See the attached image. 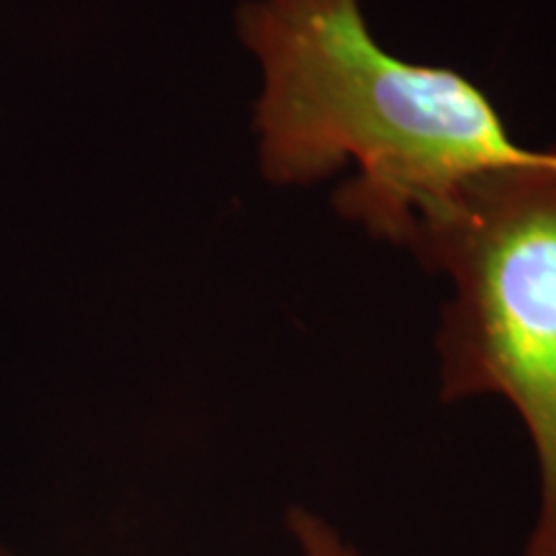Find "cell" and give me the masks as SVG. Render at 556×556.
Masks as SVG:
<instances>
[{"instance_id":"6da1fadb","label":"cell","mask_w":556,"mask_h":556,"mask_svg":"<svg viewBox=\"0 0 556 556\" xmlns=\"http://www.w3.org/2000/svg\"><path fill=\"white\" fill-rule=\"evenodd\" d=\"M238 31L263 67V176L309 186L353 163L336 208L379 238L405 245L428 201L536 152L467 75L384 50L358 0H248Z\"/></svg>"},{"instance_id":"277c9868","label":"cell","mask_w":556,"mask_h":556,"mask_svg":"<svg viewBox=\"0 0 556 556\" xmlns=\"http://www.w3.org/2000/svg\"><path fill=\"white\" fill-rule=\"evenodd\" d=\"M0 556H13V554H9V552H0Z\"/></svg>"},{"instance_id":"3957f363","label":"cell","mask_w":556,"mask_h":556,"mask_svg":"<svg viewBox=\"0 0 556 556\" xmlns=\"http://www.w3.org/2000/svg\"><path fill=\"white\" fill-rule=\"evenodd\" d=\"M283 523L299 556H364L332 520L312 507L291 505L283 513Z\"/></svg>"},{"instance_id":"7a4b0ae2","label":"cell","mask_w":556,"mask_h":556,"mask_svg":"<svg viewBox=\"0 0 556 556\" xmlns=\"http://www.w3.org/2000/svg\"><path fill=\"white\" fill-rule=\"evenodd\" d=\"M405 245L454 281L438 330L441 400L495 394L516 409L539 464L520 556H556V144L428 201Z\"/></svg>"}]
</instances>
